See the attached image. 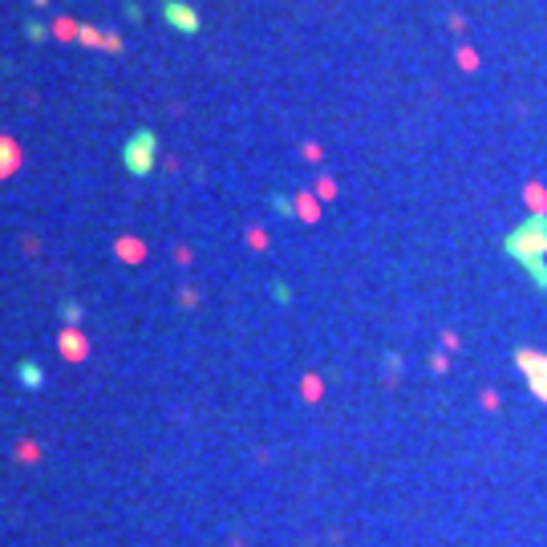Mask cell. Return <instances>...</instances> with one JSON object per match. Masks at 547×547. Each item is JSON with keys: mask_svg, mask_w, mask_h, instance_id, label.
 <instances>
[{"mask_svg": "<svg viewBox=\"0 0 547 547\" xmlns=\"http://www.w3.org/2000/svg\"><path fill=\"white\" fill-rule=\"evenodd\" d=\"M503 251H507L519 268H527V264H535V260H547V215L523 219V224L503 239Z\"/></svg>", "mask_w": 547, "mask_h": 547, "instance_id": "obj_1", "label": "cell"}, {"mask_svg": "<svg viewBox=\"0 0 547 547\" xmlns=\"http://www.w3.org/2000/svg\"><path fill=\"white\" fill-rule=\"evenodd\" d=\"M122 159H126V171L130 174H150L154 171V159H159V142H154V134H150V130H138V134L126 142Z\"/></svg>", "mask_w": 547, "mask_h": 547, "instance_id": "obj_2", "label": "cell"}, {"mask_svg": "<svg viewBox=\"0 0 547 547\" xmlns=\"http://www.w3.org/2000/svg\"><path fill=\"white\" fill-rule=\"evenodd\" d=\"M57 348H61V357H65V361H74V365H81V361L89 357V341H86V333H81V328H74V324L57 333Z\"/></svg>", "mask_w": 547, "mask_h": 547, "instance_id": "obj_3", "label": "cell"}, {"mask_svg": "<svg viewBox=\"0 0 547 547\" xmlns=\"http://www.w3.org/2000/svg\"><path fill=\"white\" fill-rule=\"evenodd\" d=\"M515 365L523 369L527 386H531V381H547V353H535V348H515Z\"/></svg>", "mask_w": 547, "mask_h": 547, "instance_id": "obj_4", "label": "cell"}, {"mask_svg": "<svg viewBox=\"0 0 547 547\" xmlns=\"http://www.w3.org/2000/svg\"><path fill=\"white\" fill-rule=\"evenodd\" d=\"M166 21H171V29H179V33H199V13L191 9V4H183V0H166Z\"/></svg>", "mask_w": 547, "mask_h": 547, "instance_id": "obj_5", "label": "cell"}, {"mask_svg": "<svg viewBox=\"0 0 547 547\" xmlns=\"http://www.w3.org/2000/svg\"><path fill=\"white\" fill-rule=\"evenodd\" d=\"M16 166H21V146L9 134H0V179H9Z\"/></svg>", "mask_w": 547, "mask_h": 547, "instance_id": "obj_6", "label": "cell"}, {"mask_svg": "<svg viewBox=\"0 0 547 547\" xmlns=\"http://www.w3.org/2000/svg\"><path fill=\"white\" fill-rule=\"evenodd\" d=\"M296 215H300V219H308V224H316V215H321L316 195H296Z\"/></svg>", "mask_w": 547, "mask_h": 547, "instance_id": "obj_7", "label": "cell"}, {"mask_svg": "<svg viewBox=\"0 0 547 547\" xmlns=\"http://www.w3.org/2000/svg\"><path fill=\"white\" fill-rule=\"evenodd\" d=\"M523 272L531 276V284L539 288V292H547V260H535V264H527Z\"/></svg>", "mask_w": 547, "mask_h": 547, "instance_id": "obj_8", "label": "cell"}, {"mask_svg": "<svg viewBox=\"0 0 547 547\" xmlns=\"http://www.w3.org/2000/svg\"><path fill=\"white\" fill-rule=\"evenodd\" d=\"M77 41H81V45H89V49H101L106 33H101V29H94V25H81V29H77Z\"/></svg>", "mask_w": 547, "mask_h": 547, "instance_id": "obj_9", "label": "cell"}, {"mask_svg": "<svg viewBox=\"0 0 547 547\" xmlns=\"http://www.w3.org/2000/svg\"><path fill=\"white\" fill-rule=\"evenodd\" d=\"M77 29L81 25H74V21H65L61 16V21H53V37L57 41H77Z\"/></svg>", "mask_w": 547, "mask_h": 547, "instance_id": "obj_10", "label": "cell"}, {"mask_svg": "<svg viewBox=\"0 0 547 547\" xmlns=\"http://www.w3.org/2000/svg\"><path fill=\"white\" fill-rule=\"evenodd\" d=\"M118 256H122V260H142V244H138V239H118Z\"/></svg>", "mask_w": 547, "mask_h": 547, "instance_id": "obj_11", "label": "cell"}, {"mask_svg": "<svg viewBox=\"0 0 547 547\" xmlns=\"http://www.w3.org/2000/svg\"><path fill=\"white\" fill-rule=\"evenodd\" d=\"M527 199H531L535 215H547V191H539V187H527Z\"/></svg>", "mask_w": 547, "mask_h": 547, "instance_id": "obj_12", "label": "cell"}, {"mask_svg": "<svg viewBox=\"0 0 547 547\" xmlns=\"http://www.w3.org/2000/svg\"><path fill=\"white\" fill-rule=\"evenodd\" d=\"M304 398H308V401L321 398V377H304Z\"/></svg>", "mask_w": 547, "mask_h": 547, "instance_id": "obj_13", "label": "cell"}, {"mask_svg": "<svg viewBox=\"0 0 547 547\" xmlns=\"http://www.w3.org/2000/svg\"><path fill=\"white\" fill-rule=\"evenodd\" d=\"M101 49H106V53H122V37H118V33H106Z\"/></svg>", "mask_w": 547, "mask_h": 547, "instance_id": "obj_14", "label": "cell"}, {"mask_svg": "<svg viewBox=\"0 0 547 547\" xmlns=\"http://www.w3.org/2000/svg\"><path fill=\"white\" fill-rule=\"evenodd\" d=\"M531 398L547 401V381H531Z\"/></svg>", "mask_w": 547, "mask_h": 547, "instance_id": "obj_15", "label": "cell"}, {"mask_svg": "<svg viewBox=\"0 0 547 547\" xmlns=\"http://www.w3.org/2000/svg\"><path fill=\"white\" fill-rule=\"evenodd\" d=\"M33 4H49V0H33Z\"/></svg>", "mask_w": 547, "mask_h": 547, "instance_id": "obj_16", "label": "cell"}]
</instances>
